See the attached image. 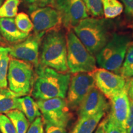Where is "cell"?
Segmentation results:
<instances>
[{
    "label": "cell",
    "mask_w": 133,
    "mask_h": 133,
    "mask_svg": "<svg viewBox=\"0 0 133 133\" xmlns=\"http://www.w3.org/2000/svg\"><path fill=\"white\" fill-rule=\"evenodd\" d=\"M105 112L96 115L79 118L70 133H92L104 116Z\"/></svg>",
    "instance_id": "2e32d148"
},
{
    "label": "cell",
    "mask_w": 133,
    "mask_h": 133,
    "mask_svg": "<svg viewBox=\"0 0 133 133\" xmlns=\"http://www.w3.org/2000/svg\"><path fill=\"white\" fill-rule=\"evenodd\" d=\"M126 16L133 22V0H120Z\"/></svg>",
    "instance_id": "f1b7e54d"
},
{
    "label": "cell",
    "mask_w": 133,
    "mask_h": 133,
    "mask_svg": "<svg viewBox=\"0 0 133 133\" xmlns=\"http://www.w3.org/2000/svg\"><path fill=\"white\" fill-rule=\"evenodd\" d=\"M30 13L35 35L42 37L46 31L54 28L61 22L59 12L50 6L37 8Z\"/></svg>",
    "instance_id": "7c38bea8"
},
{
    "label": "cell",
    "mask_w": 133,
    "mask_h": 133,
    "mask_svg": "<svg viewBox=\"0 0 133 133\" xmlns=\"http://www.w3.org/2000/svg\"><path fill=\"white\" fill-rule=\"evenodd\" d=\"M21 0H6L0 7V18H14L17 14Z\"/></svg>",
    "instance_id": "7402d4cb"
},
{
    "label": "cell",
    "mask_w": 133,
    "mask_h": 133,
    "mask_svg": "<svg viewBox=\"0 0 133 133\" xmlns=\"http://www.w3.org/2000/svg\"><path fill=\"white\" fill-rule=\"evenodd\" d=\"M66 41L61 31L52 30L43 38L39 64L59 72L69 70L66 59Z\"/></svg>",
    "instance_id": "3957f363"
},
{
    "label": "cell",
    "mask_w": 133,
    "mask_h": 133,
    "mask_svg": "<svg viewBox=\"0 0 133 133\" xmlns=\"http://www.w3.org/2000/svg\"><path fill=\"white\" fill-rule=\"evenodd\" d=\"M92 74L95 86L109 99L121 92L126 86V78L121 75L104 69H96Z\"/></svg>",
    "instance_id": "30bf717a"
},
{
    "label": "cell",
    "mask_w": 133,
    "mask_h": 133,
    "mask_svg": "<svg viewBox=\"0 0 133 133\" xmlns=\"http://www.w3.org/2000/svg\"><path fill=\"white\" fill-rule=\"evenodd\" d=\"M14 124L17 133H26L30 126V122L24 113L16 109L6 114Z\"/></svg>",
    "instance_id": "d6986e66"
},
{
    "label": "cell",
    "mask_w": 133,
    "mask_h": 133,
    "mask_svg": "<svg viewBox=\"0 0 133 133\" xmlns=\"http://www.w3.org/2000/svg\"><path fill=\"white\" fill-rule=\"evenodd\" d=\"M29 7V12L39 8L48 6L50 4H54V0H22Z\"/></svg>",
    "instance_id": "484cf974"
},
{
    "label": "cell",
    "mask_w": 133,
    "mask_h": 133,
    "mask_svg": "<svg viewBox=\"0 0 133 133\" xmlns=\"http://www.w3.org/2000/svg\"><path fill=\"white\" fill-rule=\"evenodd\" d=\"M133 64V43H131L126 51L123 64L121 67H124Z\"/></svg>",
    "instance_id": "f546056e"
},
{
    "label": "cell",
    "mask_w": 133,
    "mask_h": 133,
    "mask_svg": "<svg viewBox=\"0 0 133 133\" xmlns=\"http://www.w3.org/2000/svg\"><path fill=\"white\" fill-rule=\"evenodd\" d=\"M15 23L18 29L22 32L29 34L33 29V25L31 19L27 14L24 12H20L17 14Z\"/></svg>",
    "instance_id": "603a6c76"
},
{
    "label": "cell",
    "mask_w": 133,
    "mask_h": 133,
    "mask_svg": "<svg viewBox=\"0 0 133 133\" xmlns=\"http://www.w3.org/2000/svg\"><path fill=\"white\" fill-rule=\"evenodd\" d=\"M110 111L108 116L115 124L126 130V122L129 114V99L126 86L124 89L110 99Z\"/></svg>",
    "instance_id": "5bb4252c"
},
{
    "label": "cell",
    "mask_w": 133,
    "mask_h": 133,
    "mask_svg": "<svg viewBox=\"0 0 133 133\" xmlns=\"http://www.w3.org/2000/svg\"><path fill=\"white\" fill-rule=\"evenodd\" d=\"M54 5L59 13L61 22L66 28H74L88 17L83 0H54Z\"/></svg>",
    "instance_id": "9c48e42d"
},
{
    "label": "cell",
    "mask_w": 133,
    "mask_h": 133,
    "mask_svg": "<svg viewBox=\"0 0 133 133\" xmlns=\"http://www.w3.org/2000/svg\"><path fill=\"white\" fill-rule=\"evenodd\" d=\"M1 36H0V39H1Z\"/></svg>",
    "instance_id": "74e56055"
},
{
    "label": "cell",
    "mask_w": 133,
    "mask_h": 133,
    "mask_svg": "<svg viewBox=\"0 0 133 133\" xmlns=\"http://www.w3.org/2000/svg\"><path fill=\"white\" fill-rule=\"evenodd\" d=\"M44 123L65 128L70 119L69 107L66 99L52 98L36 101Z\"/></svg>",
    "instance_id": "52a82bcc"
},
{
    "label": "cell",
    "mask_w": 133,
    "mask_h": 133,
    "mask_svg": "<svg viewBox=\"0 0 133 133\" xmlns=\"http://www.w3.org/2000/svg\"><path fill=\"white\" fill-rule=\"evenodd\" d=\"M42 36L31 35L8 48L9 56L16 59L33 65L36 68L39 65V49Z\"/></svg>",
    "instance_id": "8fae6325"
},
{
    "label": "cell",
    "mask_w": 133,
    "mask_h": 133,
    "mask_svg": "<svg viewBox=\"0 0 133 133\" xmlns=\"http://www.w3.org/2000/svg\"><path fill=\"white\" fill-rule=\"evenodd\" d=\"M119 74L125 78H129L133 76V64L131 65L121 67Z\"/></svg>",
    "instance_id": "1f68e13d"
},
{
    "label": "cell",
    "mask_w": 133,
    "mask_h": 133,
    "mask_svg": "<svg viewBox=\"0 0 133 133\" xmlns=\"http://www.w3.org/2000/svg\"><path fill=\"white\" fill-rule=\"evenodd\" d=\"M103 14L107 19H112L123 12L124 7L118 0H103Z\"/></svg>",
    "instance_id": "44dd1931"
},
{
    "label": "cell",
    "mask_w": 133,
    "mask_h": 133,
    "mask_svg": "<svg viewBox=\"0 0 133 133\" xmlns=\"http://www.w3.org/2000/svg\"><path fill=\"white\" fill-rule=\"evenodd\" d=\"M3 1H4V0H0V7H1V5L3 4Z\"/></svg>",
    "instance_id": "8d00e7d4"
},
{
    "label": "cell",
    "mask_w": 133,
    "mask_h": 133,
    "mask_svg": "<svg viewBox=\"0 0 133 133\" xmlns=\"http://www.w3.org/2000/svg\"><path fill=\"white\" fill-rule=\"evenodd\" d=\"M68 69L71 74L92 73L96 69V58L83 45L74 31L66 36Z\"/></svg>",
    "instance_id": "5b68a950"
},
{
    "label": "cell",
    "mask_w": 133,
    "mask_h": 133,
    "mask_svg": "<svg viewBox=\"0 0 133 133\" xmlns=\"http://www.w3.org/2000/svg\"><path fill=\"white\" fill-rule=\"evenodd\" d=\"M126 88L129 99L133 101V76L129 78L126 81Z\"/></svg>",
    "instance_id": "d6a6232c"
},
{
    "label": "cell",
    "mask_w": 133,
    "mask_h": 133,
    "mask_svg": "<svg viewBox=\"0 0 133 133\" xmlns=\"http://www.w3.org/2000/svg\"><path fill=\"white\" fill-rule=\"evenodd\" d=\"M0 34L8 42L15 44L24 41L29 36V34L18 29L14 18H0Z\"/></svg>",
    "instance_id": "9a60e30c"
},
{
    "label": "cell",
    "mask_w": 133,
    "mask_h": 133,
    "mask_svg": "<svg viewBox=\"0 0 133 133\" xmlns=\"http://www.w3.org/2000/svg\"><path fill=\"white\" fill-rule=\"evenodd\" d=\"M94 133H106L102 121L101 123H99V124H98L97 128H96V130Z\"/></svg>",
    "instance_id": "e575fe53"
},
{
    "label": "cell",
    "mask_w": 133,
    "mask_h": 133,
    "mask_svg": "<svg viewBox=\"0 0 133 133\" xmlns=\"http://www.w3.org/2000/svg\"><path fill=\"white\" fill-rule=\"evenodd\" d=\"M109 107L105 96L97 88L94 87L83 99L78 108L79 118L96 115L105 112Z\"/></svg>",
    "instance_id": "4fadbf2b"
},
{
    "label": "cell",
    "mask_w": 133,
    "mask_h": 133,
    "mask_svg": "<svg viewBox=\"0 0 133 133\" xmlns=\"http://www.w3.org/2000/svg\"><path fill=\"white\" fill-rule=\"evenodd\" d=\"M44 124H45V133H67L65 128L48 123H44Z\"/></svg>",
    "instance_id": "4dcf8cb0"
},
{
    "label": "cell",
    "mask_w": 133,
    "mask_h": 133,
    "mask_svg": "<svg viewBox=\"0 0 133 133\" xmlns=\"http://www.w3.org/2000/svg\"><path fill=\"white\" fill-rule=\"evenodd\" d=\"M106 133H127L125 129H123L115 124L109 117L102 121Z\"/></svg>",
    "instance_id": "83f0119b"
},
{
    "label": "cell",
    "mask_w": 133,
    "mask_h": 133,
    "mask_svg": "<svg viewBox=\"0 0 133 133\" xmlns=\"http://www.w3.org/2000/svg\"><path fill=\"white\" fill-rule=\"evenodd\" d=\"M0 132L1 133H17L14 124L6 115L0 114Z\"/></svg>",
    "instance_id": "d4e9b609"
},
{
    "label": "cell",
    "mask_w": 133,
    "mask_h": 133,
    "mask_svg": "<svg viewBox=\"0 0 133 133\" xmlns=\"http://www.w3.org/2000/svg\"><path fill=\"white\" fill-rule=\"evenodd\" d=\"M71 76L39 64L36 68V78L32 91L37 100L63 98L66 96Z\"/></svg>",
    "instance_id": "6da1fadb"
},
{
    "label": "cell",
    "mask_w": 133,
    "mask_h": 133,
    "mask_svg": "<svg viewBox=\"0 0 133 133\" xmlns=\"http://www.w3.org/2000/svg\"><path fill=\"white\" fill-rule=\"evenodd\" d=\"M19 110L24 113L30 123H31L36 118L41 116L37 103L30 96H24L19 97Z\"/></svg>",
    "instance_id": "e0dca14e"
},
{
    "label": "cell",
    "mask_w": 133,
    "mask_h": 133,
    "mask_svg": "<svg viewBox=\"0 0 133 133\" xmlns=\"http://www.w3.org/2000/svg\"><path fill=\"white\" fill-rule=\"evenodd\" d=\"M130 43L129 36L114 33L105 45L96 55V63L101 69L119 74Z\"/></svg>",
    "instance_id": "277c9868"
},
{
    "label": "cell",
    "mask_w": 133,
    "mask_h": 133,
    "mask_svg": "<svg viewBox=\"0 0 133 133\" xmlns=\"http://www.w3.org/2000/svg\"><path fill=\"white\" fill-rule=\"evenodd\" d=\"M126 131H127V133H133V126L129 128V129H126Z\"/></svg>",
    "instance_id": "d590c367"
},
{
    "label": "cell",
    "mask_w": 133,
    "mask_h": 133,
    "mask_svg": "<svg viewBox=\"0 0 133 133\" xmlns=\"http://www.w3.org/2000/svg\"><path fill=\"white\" fill-rule=\"evenodd\" d=\"M133 126V101L129 100V114L126 122V129Z\"/></svg>",
    "instance_id": "836d02e7"
},
{
    "label": "cell",
    "mask_w": 133,
    "mask_h": 133,
    "mask_svg": "<svg viewBox=\"0 0 133 133\" xmlns=\"http://www.w3.org/2000/svg\"><path fill=\"white\" fill-rule=\"evenodd\" d=\"M19 96L7 88H0V114L19 110Z\"/></svg>",
    "instance_id": "ac0fdd59"
},
{
    "label": "cell",
    "mask_w": 133,
    "mask_h": 133,
    "mask_svg": "<svg viewBox=\"0 0 133 133\" xmlns=\"http://www.w3.org/2000/svg\"><path fill=\"white\" fill-rule=\"evenodd\" d=\"M0 133H1V132H0Z\"/></svg>",
    "instance_id": "f35d334b"
},
{
    "label": "cell",
    "mask_w": 133,
    "mask_h": 133,
    "mask_svg": "<svg viewBox=\"0 0 133 133\" xmlns=\"http://www.w3.org/2000/svg\"><path fill=\"white\" fill-rule=\"evenodd\" d=\"M26 133H45L44 129V121L41 116L36 118L31 123Z\"/></svg>",
    "instance_id": "4316f807"
},
{
    "label": "cell",
    "mask_w": 133,
    "mask_h": 133,
    "mask_svg": "<svg viewBox=\"0 0 133 133\" xmlns=\"http://www.w3.org/2000/svg\"><path fill=\"white\" fill-rule=\"evenodd\" d=\"M73 29L75 34L93 56L102 49L112 36V22L107 19L87 17Z\"/></svg>",
    "instance_id": "7a4b0ae2"
},
{
    "label": "cell",
    "mask_w": 133,
    "mask_h": 133,
    "mask_svg": "<svg viewBox=\"0 0 133 133\" xmlns=\"http://www.w3.org/2000/svg\"><path fill=\"white\" fill-rule=\"evenodd\" d=\"M103 0H83L88 14L92 17L99 18L104 16L103 14Z\"/></svg>",
    "instance_id": "cb8c5ba5"
},
{
    "label": "cell",
    "mask_w": 133,
    "mask_h": 133,
    "mask_svg": "<svg viewBox=\"0 0 133 133\" xmlns=\"http://www.w3.org/2000/svg\"><path fill=\"white\" fill-rule=\"evenodd\" d=\"M10 60L8 48L0 46V88L8 87V73Z\"/></svg>",
    "instance_id": "ffe728a7"
},
{
    "label": "cell",
    "mask_w": 133,
    "mask_h": 133,
    "mask_svg": "<svg viewBox=\"0 0 133 133\" xmlns=\"http://www.w3.org/2000/svg\"><path fill=\"white\" fill-rule=\"evenodd\" d=\"M36 74L32 65L16 59L10 60L8 73L9 89L19 97L27 96L32 91Z\"/></svg>",
    "instance_id": "8992f818"
},
{
    "label": "cell",
    "mask_w": 133,
    "mask_h": 133,
    "mask_svg": "<svg viewBox=\"0 0 133 133\" xmlns=\"http://www.w3.org/2000/svg\"><path fill=\"white\" fill-rule=\"evenodd\" d=\"M95 87L94 76L91 73H77L70 78L66 101L70 109L79 107L88 93Z\"/></svg>",
    "instance_id": "ba28073f"
}]
</instances>
